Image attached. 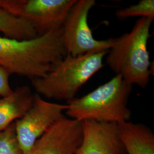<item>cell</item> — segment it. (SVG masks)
Wrapping results in <instances>:
<instances>
[{
  "mask_svg": "<svg viewBox=\"0 0 154 154\" xmlns=\"http://www.w3.org/2000/svg\"><path fill=\"white\" fill-rule=\"evenodd\" d=\"M62 26L27 40L0 37V66L31 81L45 76L66 55Z\"/></svg>",
  "mask_w": 154,
  "mask_h": 154,
  "instance_id": "obj_1",
  "label": "cell"
},
{
  "mask_svg": "<svg viewBox=\"0 0 154 154\" xmlns=\"http://www.w3.org/2000/svg\"><path fill=\"white\" fill-rule=\"evenodd\" d=\"M154 18H139L131 31L114 38L107 53L106 63L116 75L130 84L145 88L152 74L148 50Z\"/></svg>",
  "mask_w": 154,
  "mask_h": 154,
  "instance_id": "obj_2",
  "label": "cell"
},
{
  "mask_svg": "<svg viewBox=\"0 0 154 154\" xmlns=\"http://www.w3.org/2000/svg\"><path fill=\"white\" fill-rule=\"evenodd\" d=\"M133 86L119 75L90 93L67 102L66 116L79 122L93 121L119 123L130 121L131 111L127 106Z\"/></svg>",
  "mask_w": 154,
  "mask_h": 154,
  "instance_id": "obj_3",
  "label": "cell"
},
{
  "mask_svg": "<svg viewBox=\"0 0 154 154\" xmlns=\"http://www.w3.org/2000/svg\"><path fill=\"white\" fill-rule=\"evenodd\" d=\"M107 51L77 57L66 55L45 76L31 81L33 88L40 96L68 102L74 99L79 89L103 67Z\"/></svg>",
  "mask_w": 154,
  "mask_h": 154,
  "instance_id": "obj_4",
  "label": "cell"
},
{
  "mask_svg": "<svg viewBox=\"0 0 154 154\" xmlns=\"http://www.w3.org/2000/svg\"><path fill=\"white\" fill-rule=\"evenodd\" d=\"M95 0H77L62 25V41L67 55L77 57L90 53L107 51L114 38L98 40L94 37L88 22Z\"/></svg>",
  "mask_w": 154,
  "mask_h": 154,
  "instance_id": "obj_5",
  "label": "cell"
},
{
  "mask_svg": "<svg viewBox=\"0 0 154 154\" xmlns=\"http://www.w3.org/2000/svg\"><path fill=\"white\" fill-rule=\"evenodd\" d=\"M77 0H0V8L30 22L38 35L62 26Z\"/></svg>",
  "mask_w": 154,
  "mask_h": 154,
  "instance_id": "obj_6",
  "label": "cell"
},
{
  "mask_svg": "<svg viewBox=\"0 0 154 154\" xmlns=\"http://www.w3.org/2000/svg\"><path fill=\"white\" fill-rule=\"evenodd\" d=\"M67 104L48 102L38 94L22 118L14 122L17 138L22 154H27L34 144L55 123L66 117Z\"/></svg>",
  "mask_w": 154,
  "mask_h": 154,
  "instance_id": "obj_7",
  "label": "cell"
},
{
  "mask_svg": "<svg viewBox=\"0 0 154 154\" xmlns=\"http://www.w3.org/2000/svg\"><path fill=\"white\" fill-rule=\"evenodd\" d=\"M82 137V123L65 117L39 138L27 154H75Z\"/></svg>",
  "mask_w": 154,
  "mask_h": 154,
  "instance_id": "obj_8",
  "label": "cell"
},
{
  "mask_svg": "<svg viewBox=\"0 0 154 154\" xmlns=\"http://www.w3.org/2000/svg\"><path fill=\"white\" fill-rule=\"evenodd\" d=\"M81 123L82 140L75 154H126L117 123L93 121Z\"/></svg>",
  "mask_w": 154,
  "mask_h": 154,
  "instance_id": "obj_9",
  "label": "cell"
},
{
  "mask_svg": "<svg viewBox=\"0 0 154 154\" xmlns=\"http://www.w3.org/2000/svg\"><path fill=\"white\" fill-rule=\"evenodd\" d=\"M119 137L126 154H154V134L146 125L132 122L118 123Z\"/></svg>",
  "mask_w": 154,
  "mask_h": 154,
  "instance_id": "obj_10",
  "label": "cell"
},
{
  "mask_svg": "<svg viewBox=\"0 0 154 154\" xmlns=\"http://www.w3.org/2000/svg\"><path fill=\"white\" fill-rule=\"evenodd\" d=\"M34 95L29 86H23L0 99V131L25 114L33 104Z\"/></svg>",
  "mask_w": 154,
  "mask_h": 154,
  "instance_id": "obj_11",
  "label": "cell"
},
{
  "mask_svg": "<svg viewBox=\"0 0 154 154\" xmlns=\"http://www.w3.org/2000/svg\"><path fill=\"white\" fill-rule=\"evenodd\" d=\"M0 32L5 37L27 40L38 37V34L28 21L14 16L0 8Z\"/></svg>",
  "mask_w": 154,
  "mask_h": 154,
  "instance_id": "obj_12",
  "label": "cell"
},
{
  "mask_svg": "<svg viewBox=\"0 0 154 154\" xmlns=\"http://www.w3.org/2000/svg\"><path fill=\"white\" fill-rule=\"evenodd\" d=\"M116 15L119 20L134 17L154 18V1L141 0L137 4L116 11Z\"/></svg>",
  "mask_w": 154,
  "mask_h": 154,
  "instance_id": "obj_13",
  "label": "cell"
},
{
  "mask_svg": "<svg viewBox=\"0 0 154 154\" xmlns=\"http://www.w3.org/2000/svg\"><path fill=\"white\" fill-rule=\"evenodd\" d=\"M0 154H22L17 138L14 122L0 131Z\"/></svg>",
  "mask_w": 154,
  "mask_h": 154,
  "instance_id": "obj_14",
  "label": "cell"
},
{
  "mask_svg": "<svg viewBox=\"0 0 154 154\" xmlns=\"http://www.w3.org/2000/svg\"><path fill=\"white\" fill-rule=\"evenodd\" d=\"M11 74L5 69L0 66V96L5 97L13 93L9 79Z\"/></svg>",
  "mask_w": 154,
  "mask_h": 154,
  "instance_id": "obj_15",
  "label": "cell"
}]
</instances>
